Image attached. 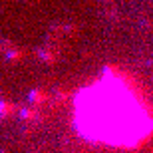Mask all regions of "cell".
<instances>
[{
    "label": "cell",
    "mask_w": 153,
    "mask_h": 153,
    "mask_svg": "<svg viewBox=\"0 0 153 153\" xmlns=\"http://www.w3.org/2000/svg\"><path fill=\"white\" fill-rule=\"evenodd\" d=\"M74 125L91 143L135 149L153 137V108L127 76L103 72L78 91Z\"/></svg>",
    "instance_id": "1"
}]
</instances>
